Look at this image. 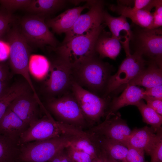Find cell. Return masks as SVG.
<instances>
[{"label":"cell","mask_w":162,"mask_h":162,"mask_svg":"<svg viewBox=\"0 0 162 162\" xmlns=\"http://www.w3.org/2000/svg\"><path fill=\"white\" fill-rule=\"evenodd\" d=\"M126 56L116 73L110 76L103 97H106L119 88H123L146 67L147 62L140 54L135 52Z\"/></svg>","instance_id":"cell-11"},{"label":"cell","mask_w":162,"mask_h":162,"mask_svg":"<svg viewBox=\"0 0 162 162\" xmlns=\"http://www.w3.org/2000/svg\"><path fill=\"white\" fill-rule=\"evenodd\" d=\"M162 128H156L146 126L131 131L127 146L143 151L150 155L158 143L162 140Z\"/></svg>","instance_id":"cell-15"},{"label":"cell","mask_w":162,"mask_h":162,"mask_svg":"<svg viewBox=\"0 0 162 162\" xmlns=\"http://www.w3.org/2000/svg\"><path fill=\"white\" fill-rule=\"evenodd\" d=\"M128 147V150L126 158L127 162H146L143 151L129 146Z\"/></svg>","instance_id":"cell-33"},{"label":"cell","mask_w":162,"mask_h":162,"mask_svg":"<svg viewBox=\"0 0 162 162\" xmlns=\"http://www.w3.org/2000/svg\"><path fill=\"white\" fill-rule=\"evenodd\" d=\"M90 7V1L85 5L68 9L57 16L45 21L48 27L58 34L65 33L73 26L82 10Z\"/></svg>","instance_id":"cell-17"},{"label":"cell","mask_w":162,"mask_h":162,"mask_svg":"<svg viewBox=\"0 0 162 162\" xmlns=\"http://www.w3.org/2000/svg\"><path fill=\"white\" fill-rule=\"evenodd\" d=\"M104 4L102 1H90L89 11L80 15L72 27L65 33L62 44L75 37L85 34L102 24L104 22Z\"/></svg>","instance_id":"cell-13"},{"label":"cell","mask_w":162,"mask_h":162,"mask_svg":"<svg viewBox=\"0 0 162 162\" xmlns=\"http://www.w3.org/2000/svg\"><path fill=\"white\" fill-rule=\"evenodd\" d=\"M8 76L9 71L7 66L5 63L0 61V80L6 81Z\"/></svg>","instance_id":"cell-40"},{"label":"cell","mask_w":162,"mask_h":162,"mask_svg":"<svg viewBox=\"0 0 162 162\" xmlns=\"http://www.w3.org/2000/svg\"><path fill=\"white\" fill-rule=\"evenodd\" d=\"M142 99L147 102V105L157 113L162 116V100L143 95Z\"/></svg>","instance_id":"cell-36"},{"label":"cell","mask_w":162,"mask_h":162,"mask_svg":"<svg viewBox=\"0 0 162 162\" xmlns=\"http://www.w3.org/2000/svg\"><path fill=\"white\" fill-rule=\"evenodd\" d=\"M120 41L112 36L111 33L103 30L96 41L95 47V52L99 54L100 58L108 57L115 60L121 50Z\"/></svg>","instance_id":"cell-20"},{"label":"cell","mask_w":162,"mask_h":162,"mask_svg":"<svg viewBox=\"0 0 162 162\" xmlns=\"http://www.w3.org/2000/svg\"><path fill=\"white\" fill-rule=\"evenodd\" d=\"M143 95L162 100V85L146 88L143 92Z\"/></svg>","instance_id":"cell-37"},{"label":"cell","mask_w":162,"mask_h":162,"mask_svg":"<svg viewBox=\"0 0 162 162\" xmlns=\"http://www.w3.org/2000/svg\"><path fill=\"white\" fill-rule=\"evenodd\" d=\"M43 105L57 122L84 131L89 128L71 91L60 97L47 99Z\"/></svg>","instance_id":"cell-5"},{"label":"cell","mask_w":162,"mask_h":162,"mask_svg":"<svg viewBox=\"0 0 162 162\" xmlns=\"http://www.w3.org/2000/svg\"><path fill=\"white\" fill-rule=\"evenodd\" d=\"M110 8L118 14L129 18L135 25L144 28H152L153 17L152 13L149 11L144 10H135L131 7L119 4L112 5Z\"/></svg>","instance_id":"cell-18"},{"label":"cell","mask_w":162,"mask_h":162,"mask_svg":"<svg viewBox=\"0 0 162 162\" xmlns=\"http://www.w3.org/2000/svg\"><path fill=\"white\" fill-rule=\"evenodd\" d=\"M65 147L60 150L48 162H73L67 153Z\"/></svg>","instance_id":"cell-39"},{"label":"cell","mask_w":162,"mask_h":162,"mask_svg":"<svg viewBox=\"0 0 162 162\" xmlns=\"http://www.w3.org/2000/svg\"><path fill=\"white\" fill-rule=\"evenodd\" d=\"M9 47H6V45L0 41V61H2L9 57Z\"/></svg>","instance_id":"cell-41"},{"label":"cell","mask_w":162,"mask_h":162,"mask_svg":"<svg viewBox=\"0 0 162 162\" xmlns=\"http://www.w3.org/2000/svg\"><path fill=\"white\" fill-rule=\"evenodd\" d=\"M14 20L12 13L0 5V40L5 37Z\"/></svg>","instance_id":"cell-30"},{"label":"cell","mask_w":162,"mask_h":162,"mask_svg":"<svg viewBox=\"0 0 162 162\" xmlns=\"http://www.w3.org/2000/svg\"><path fill=\"white\" fill-rule=\"evenodd\" d=\"M73 68L70 64L58 57L50 62L44 88L47 99L60 97L71 91L74 82Z\"/></svg>","instance_id":"cell-8"},{"label":"cell","mask_w":162,"mask_h":162,"mask_svg":"<svg viewBox=\"0 0 162 162\" xmlns=\"http://www.w3.org/2000/svg\"><path fill=\"white\" fill-rule=\"evenodd\" d=\"M149 155L151 158L150 162H162V140L156 145Z\"/></svg>","instance_id":"cell-38"},{"label":"cell","mask_w":162,"mask_h":162,"mask_svg":"<svg viewBox=\"0 0 162 162\" xmlns=\"http://www.w3.org/2000/svg\"><path fill=\"white\" fill-rule=\"evenodd\" d=\"M20 146L0 134V162H20Z\"/></svg>","instance_id":"cell-26"},{"label":"cell","mask_w":162,"mask_h":162,"mask_svg":"<svg viewBox=\"0 0 162 162\" xmlns=\"http://www.w3.org/2000/svg\"><path fill=\"white\" fill-rule=\"evenodd\" d=\"M103 162H120L110 156L104 151L102 150Z\"/></svg>","instance_id":"cell-42"},{"label":"cell","mask_w":162,"mask_h":162,"mask_svg":"<svg viewBox=\"0 0 162 162\" xmlns=\"http://www.w3.org/2000/svg\"><path fill=\"white\" fill-rule=\"evenodd\" d=\"M100 58L95 56L73 69L74 81L97 95L105 91L110 76V66Z\"/></svg>","instance_id":"cell-2"},{"label":"cell","mask_w":162,"mask_h":162,"mask_svg":"<svg viewBox=\"0 0 162 162\" xmlns=\"http://www.w3.org/2000/svg\"><path fill=\"white\" fill-rule=\"evenodd\" d=\"M20 32L27 42L39 47L49 45L57 46L58 42L49 30L44 18L30 14L24 16L20 22Z\"/></svg>","instance_id":"cell-10"},{"label":"cell","mask_w":162,"mask_h":162,"mask_svg":"<svg viewBox=\"0 0 162 162\" xmlns=\"http://www.w3.org/2000/svg\"><path fill=\"white\" fill-rule=\"evenodd\" d=\"M129 48L162 67V29L144 28L133 24Z\"/></svg>","instance_id":"cell-3"},{"label":"cell","mask_w":162,"mask_h":162,"mask_svg":"<svg viewBox=\"0 0 162 162\" xmlns=\"http://www.w3.org/2000/svg\"><path fill=\"white\" fill-rule=\"evenodd\" d=\"M32 0H0V5L8 11L12 12L17 10H26Z\"/></svg>","instance_id":"cell-32"},{"label":"cell","mask_w":162,"mask_h":162,"mask_svg":"<svg viewBox=\"0 0 162 162\" xmlns=\"http://www.w3.org/2000/svg\"><path fill=\"white\" fill-rule=\"evenodd\" d=\"M26 85L23 83L15 84L8 88L0 97V119L10 104L15 98L27 92Z\"/></svg>","instance_id":"cell-27"},{"label":"cell","mask_w":162,"mask_h":162,"mask_svg":"<svg viewBox=\"0 0 162 162\" xmlns=\"http://www.w3.org/2000/svg\"><path fill=\"white\" fill-rule=\"evenodd\" d=\"M159 0H135L133 1V9L135 10H144L150 12L155 7Z\"/></svg>","instance_id":"cell-34"},{"label":"cell","mask_w":162,"mask_h":162,"mask_svg":"<svg viewBox=\"0 0 162 162\" xmlns=\"http://www.w3.org/2000/svg\"><path fill=\"white\" fill-rule=\"evenodd\" d=\"M8 88L6 81L0 80V97L4 93Z\"/></svg>","instance_id":"cell-43"},{"label":"cell","mask_w":162,"mask_h":162,"mask_svg":"<svg viewBox=\"0 0 162 162\" xmlns=\"http://www.w3.org/2000/svg\"><path fill=\"white\" fill-rule=\"evenodd\" d=\"M70 145L88 154L94 159L98 158L102 154L96 136L86 130L74 140Z\"/></svg>","instance_id":"cell-22"},{"label":"cell","mask_w":162,"mask_h":162,"mask_svg":"<svg viewBox=\"0 0 162 162\" xmlns=\"http://www.w3.org/2000/svg\"><path fill=\"white\" fill-rule=\"evenodd\" d=\"M103 16L104 21L109 28L112 36L121 41L122 37L120 33L124 31L126 33L125 36L130 40L131 29L126 17L122 15L118 17H114L105 11H104Z\"/></svg>","instance_id":"cell-25"},{"label":"cell","mask_w":162,"mask_h":162,"mask_svg":"<svg viewBox=\"0 0 162 162\" xmlns=\"http://www.w3.org/2000/svg\"><path fill=\"white\" fill-rule=\"evenodd\" d=\"M135 106L140 112L144 122L154 128H161L162 116L158 114L148 106L142 100L139 101Z\"/></svg>","instance_id":"cell-29"},{"label":"cell","mask_w":162,"mask_h":162,"mask_svg":"<svg viewBox=\"0 0 162 162\" xmlns=\"http://www.w3.org/2000/svg\"><path fill=\"white\" fill-rule=\"evenodd\" d=\"M8 107L29 127L43 116L40 104L28 92L15 98Z\"/></svg>","instance_id":"cell-14"},{"label":"cell","mask_w":162,"mask_h":162,"mask_svg":"<svg viewBox=\"0 0 162 162\" xmlns=\"http://www.w3.org/2000/svg\"><path fill=\"white\" fill-rule=\"evenodd\" d=\"M155 8V10L152 13L153 23L151 29L158 28L162 26V1L159 0Z\"/></svg>","instance_id":"cell-35"},{"label":"cell","mask_w":162,"mask_h":162,"mask_svg":"<svg viewBox=\"0 0 162 162\" xmlns=\"http://www.w3.org/2000/svg\"><path fill=\"white\" fill-rule=\"evenodd\" d=\"M148 66L123 87L129 85L149 88L162 85V69L153 62H148Z\"/></svg>","instance_id":"cell-19"},{"label":"cell","mask_w":162,"mask_h":162,"mask_svg":"<svg viewBox=\"0 0 162 162\" xmlns=\"http://www.w3.org/2000/svg\"><path fill=\"white\" fill-rule=\"evenodd\" d=\"M66 2L62 0H32L25 10L31 14L44 18L62 8Z\"/></svg>","instance_id":"cell-23"},{"label":"cell","mask_w":162,"mask_h":162,"mask_svg":"<svg viewBox=\"0 0 162 162\" xmlns=\"http://www.w3.org/2000/svg\"><path fill=\"white\" fill-rule=\"evenodd\" d=\"M96 135L102 150L117 160L127 162L126 158L128 150V146L119 142Z\"/></svg>","instance_id":"cell-24"},{"label":"cell","mask_w":162,"mask_h":162,"mask_svg":"<svg viewBox=\"0 0 162 162\" xmlns=\"http://www.w3.org/2000/svg\"><path fill=\"white\" fill-rule=\"evenodd\" d=\"M65 149L73 162H92L94 159L88 154L70 145L66 147Z\"/></svg>","instance_id":"cell-31"},{"label":"cell","mask_w":162,"mask_h":162,"mask_svg":"<svg viewBox=\"0 0 162 162\" xmlns=\"http://www.w3.org/2000/svg\"><path fill=\"white\" fill-rule=\"evenodd\" d=\"M50 66V62L43 56L34 55L30 57L29 62V72L38 78L46 77Z\"/></svg>","instance_id":"cell-28"},{"label":"cell","mask_w":162,"mask_h":162,"mask_svg":"<svg viewBox=\"0 0 162 162\" xmlns=\"http://www.w3.org/2000/svg\"><path fill=\"white\" fill-rule=\"evenodd\" d=\"M104 26L102 24L85 34L72 38L67 43L52 47L57 57L73 67L78 65L96 56L95 50L97 40Z\"/></svg>","instance_id":"cell-1"},{"label":"cell","mask_w":162,"mask_h":162,"mask_svg":"<svg viewBox=\"0 0 162 162\" xmlns=\"http://www.w3.org/2000/svg\"><path fill=\"white\" fill-rule=\"evenodd\" d=\"M92 162H103L102 154L100 156L94 159Z\"/></svg>","instance_id":"cell-44"},{"label":"cell","mask_w":162,"mask_h":162,"mask_svg":"<svg viewBox=\"0 0 162 162\" xmlns=\"http://www.w3.org/2000/svg\"><path fill=\"white\" fill-rule=\"evenodd\" d=\"M144 90L137 86H127L119 96L114 98L110 103L107 114L116 113L119 109L129 105H136L142 100Z\"/></svg>","instance_id":"cell-21"},{"label":"cell","mask_w":162,"mask_h":162,"mask_svg":"<svg viewBox=\"0 0 162 162\" xmlns=\"http://www.w3.org/2000/svg\"><path fill=\"white\" fill-rule=\"evenodd\" d=\"M79 135L64 134L50 139L20 145V162H48Z\"/></svg>","instance_id":"cell-6"},{"label":"cell","mask_w":162,"mask_h":162,"mask_svg":"<svg viewBox=\"0 0 162 162\" xmlns=\"http://www.w3.org/2000/svg\"><path fill=\"white\" fill-rule=\"evenodd\" d=\"M4 37L9 46V57L12 69L15 73L21 75L26 79L34 96L38 98L29 69L30 46L16 25L11 27Z\"/></svg>","instance_id":"cell-4"},{"label":"cell","mask_w":162,"mask_h":162,"mask_svg":"<svg viewBox=\"0 0 162 162\" xmlns=\"http://www.w3.org/2000/svg\"><path fill=\"white\" fill-rule=\"evenodd\" d=\"M86 130L98 136L121 142L127 146L131 131L119 113L106 114L105 120Z\"/></svg>","instance_id":"cell-12"},{"label":"cell","mask_w":162,"mask_h":162,"mask_svg":"<svg viewBox=\"0 0 162 162\" xmlns=\"http://www.w3.org/2000/svg\"><path fill=\"white\" fill-rule=\"evenodd\" d=\"M45 114V115L35 122L22 134L19 141L20 146L64 134L77 135L80 133V129L56 121L47 111Z\"/></svg>","instance_id":"cell-7"},{"label":"cell","mask_w":162,"mask_h":162,"mask_svg":"<svg viewBox=\"0 0 162 162\" xmlns=\"http://www.w3.org/2000/svg\"><path fill=\"white\" fill-rule=\"evenodd\" d=\"M28 127L8 107L0 119V134L19 145L22 134Z\"/></svg>","instance_id":"cell-16"},{"label":"cell","mask_w":162,"mask_h":162,"mask_svg":"<svg viewBox=\"0 0 162 162\" xmlns=\"http://www.w3.org/2000/svg\"><path fill=\"white\" fill-rule=\"evenodd\" d=\"M71 91L76 100L89 128L106 116L109 105L107 98L100 97L73 82Z\"/></svg>","instance_id":"cell-9"}]
</instances>
